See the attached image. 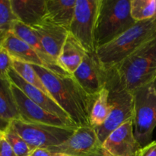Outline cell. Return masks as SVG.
<instances>
[{
	"label": "cell",
	"instance_id": "1",
	"mask_svg": "<svg viewBox=\"0 0 156 156\" xmlns=\"http://www.w3.org/2000/svg\"><path fill=\"white\" fill-rule=\"evenodd\" d=\"M50 97L78 126H91L90 113L95 98L88 95L70 75H59L48 69L32 65Z\"/></svg>",
	"mask_w": 156,
	"mask_h": 156
},
{
	"label": "cell",
	"instance_id": "2",
	"mask_svg": "<svg viewBox=\"0 0 156 156\" xmlns=\"http://www.w3.org/2000/svg\"><path fill=\"white\" fill-rule=\"evenodd\" d=\"M106 72L107 78L122 89L133 93L140 87L156 81V37L114 68Z\"/></svg>",
	"mask_w": 156,
	"mask_h": 156
},
{
	"label": "cell",
	"instance_id": "3",
	"mask_svg": "<svg viewBox=\"0 0 156 156\" xmlns=\"http://www.w3.org/2000/svg\"><path fill=\"white\" fill-rule=\"evenodd\" d=\"M156 37L154 18L136 22L126 31L96 50L97 57L105 71H108Z\"/></svg>",
	"mask_w": 156,
	"mask_h": 156
},
{
	"label": "cell",
	"instance_id": "4",
	"mask_svg": "<svg viewBox=\"0 0 156 156\" xmlns=\"http://www.w3.org/2000/svg\"><path fill=\"white\" fill-rule=\"evenodd\" d=\"M136 23L130 14V0H100L94 31L95 49L112 41Z\"/></svg>",
	"mask_w": 156,
	"mask_h": 156
},
{
	"label": "cell",
	"instance_id": "5",
	"mask_svg": "<svg viewBox=\"0 0 156 156\" xmlns=\"http://www.w3.org/2000/svg\"><path fill=\"white\" fill-rule=\"evenodd\" d=\"M133 96V133L141 147L152 142L156 127V81L140 87Z\"/></svg>",
	"mask_w": 156,
	"mask_h": 156
},
{
	"label": "cell",
	"instance_id": "6",
	"mask_svg": "<svg viewBox=\"0 0 156 156\" xmlns=\"http://www.w3.org/2000/svg\"><path fill=\"white\" fill-rule=\"evenodd\" d=\"M33 152L37 149H50L65 143L78 127H61L41 123H27L21 120L10 123Z\"/></svg>",
	"mask_w": 156,
	"mask_h": 156
},
{
	"label": "cell",
	"instance_id": "7",
	"mask_svg": "<svg viewBox=\"0 0 156 156\" xmlns=\"http://www.w3.org/2000/svg\"><path fill=\"white\" fill-rule=\"evenodd\" d=\"M106 88L109 91L111 111L105 123L101 126L94 128L101 146L114 130L126 122L133 120V96L132 93L122 89L108 78Z\"/></svg>",
	"mask_w": 156,
	"mask_h": 156
},
{
	"label": "cell",
	"instance_id": "8",
	"mask_svg": "<svg viewBox=\"0 0 156 156\" xmlns=\"http://www.w3.org/2000/svg\"><path fill=\"white\" fill-rule=\"evenodd\" d=\"M100 0H76L75 13L69 32L87 53H94V31Z\"/></svg>",
	"mask_w": 156,
	"mask_h": 156
},
{
	"label": "cell",
	"instance_id": "9",
	"mask_svg": "<svg viewBox=\"0 0 156 156\" xmlns=\"http://www.w3.org/2000/svg\"><path fill=\"white\" fill-rule=\"evenodd\" d=\"M48 149L66 156L101 155L100 141L92 126L78 127L65 143Z\"/></svg>",
	"mask_w": 156,
	"mask_h": 156
},
{
	"label": "cell",
	"instance_id": "10",
	"mask_svg": "<svg viewBox=\"0 0 156 156\" xmlns=\"http://www.w3.org/2000/svg\"><path fill=\"white\" fill-rule=\"evenodd\" d=\"M73 78L89 96L95 98L106 87V72L94 53H86L82 63L73 74Z\"/></svg>",
	"mask_w": 156,
	"mask_h": 156
},
{
	"label": "cell",
	"instance_id": "11",
	"mask_svg": "<svg viewBox=\"0 0 156 156\" xmlns=\"http://www.w3.org/2000/svg\"><path fill=\"white\" fill-rule=\"evenodd\" d=\"M12 89L22 121L61 127H78L74 123L66 121L35 104L12 83Z\"/></svg>",
	"mask_w": 156,
	"mask_h": 156
},
{
	"label": "cell",
	"instance_id": "12",
	"mask_svg": "<svg viewBox=\"0 0 156 156\" xmlns=\"http://www.w3.org/2000/svg\"><path fill=\"white\" fill-rule=\"evenodd\" d=\"M141 148L133 133V120L114 130L101 146L102 156H136Z\"/></svg>",
	"mask_w": 156,
	"mask_h": 156
},
{
	"label": "cell",
	"instance_id": "13",
	"mask_svg": "<svg viewBox=\"0 0 156 156\" xmlns=\"http://www.w3.org/2000/svg\"><path fill=\"white\" fill-rule=\"evenodd\" d=\"M9 79L13 85L21 90L22 92L35 104L41 106L48 112L63 119L66 121L74 123L70 120L66 113L56 104V102L50 95L26 82L12 68L9 72Z\"/></svg>",
	"mask_w": 156,
	"mask_h": 156
},
{
	"label": "cell",
	"instance_id": "14",
	"mask_svg": "<svg viewBox=\"0 0 156 156\" xmlns=\"http://www.w3.org/2000/svg\"><path fill=\"white\" fill-rule=\"evenodd\" d=\"M32 28L37 34L47 53L57 62L62 46L69 34V30L53 23L48 18Z\"/></svg>",
	"mask_w": 156,
	"mask_h": 156
},
{
	"label": "cell",
	"instance_id": "15",
	"mask_svg": "<svg viewBox=\"0 0 156 156\" xmlns=\"http://www.w3.org/2000/svg\"><path fill=\"white\" fill-rule=\"evenodd\" d=\"M10 33L21 39L26 44H28L31 48L37 52L38 55L46 64L47 69L53 73L59 75H69L64 71L59 66L56 61H55L45 50L41 44L37 34L32 27L23 24L21 21H17L14 23ZM71 76V75H70Z\"/></svg>",
	"mask_w": 156,
	"mask_h": 156
},
{
	"label": "cell",
	"instance_id": "16",
	"mask_svg": "<svg viewBox=\"0 0 156 156\" xmlns=\"http://www.w3.org/2000/svg\"><path fill=\"white\" fill-rule=\"evenodd\" d=\"M11 3L18 21L29 27L37 25L47 19L46 0H11Z\"/></svg>",
	"mask_w": 156,
	"mask_h": 156
},
{
	"label": "cell",
	"instance_id": "17",
	"mask_svg": "<svg viewBox=\"0 0 156 156\" xmlns=\"http://www.w3.org/2000/svg\"><path fill=\"white\" fill-rule=\"evenodd\" d=\"M86 53L80 43L69 33L62 46L57 62L64 71L73 76L81 65Z\"/></svg>",
	"mask_w": 156,
	"mask_h": 156
},
{
	"label": "cell",
	"instance_id": "18",
	"mask_svg": "<svg viewBox=\"0 0 156 156\" xmlns=\"http://www.w3.org/2000/svg\"><path fill=\"white\" fill-rule=\"evenodd\" d=\"M2 47L7 50L13 59L30 65L40 66L47 68L46 64L37 52L13 34H8Z\"/></svg>",
	"mask_w": 156,
	"mask_h": 156
},
{
	"label": "cell",
	"instance_id": "19",
	"mask_svg": "<svg viewBox=\"0 0 156 156\" xmlns=\"http://www.w3.org/2000/svg\"><path fill=\"white\" fill-rule=\"evenodd\" d=\"M76 0H46L47 18L57 25L69 30Z\"/></svg>",
	"mask_w": 156,
	"mask_h": 156
},
{
	"label": "cell",
	"instance_id": "20",
	"mask_svg": "<svg viewBox=\"0 0 156 156\" xmlns=\"http://www.w3.org/2000/svg\"><path fill=\"white\" fill-rule=\"evenodd\" d=\"M21 120L16 101L9 79H0V121L10 124L14 120Z\"/></svg>",
	"mask_w": 156,
	"mask_h": 156
},
{
	"label": "cell",
	"instance_id": "21",
	"mask_svg": "<svg viewBox=\"0 0 156 156\" xmlns=\"http://www.w3.org/2000/svg\"><path fill=\"white\" fill-rule=\"evenodd\" d=\"M111 111L109 91L105 87L95 97L90 113V123L92 127L101 126L108 118Z\"/></svg>",
	"mask_w": 156,
	"mask_h": 156
},
{
	"label": "cell",
	"instance_id": "22",
	"mask_svg": "<svg viewBox=\"0 0 156 156\" xmlns=\"http://www.w3.org/2000/svg\"><path fill=\"white\" fill-rule=\"evenodd\" d=\"M12 69L26 82L29 83L30 85H33V86L36 87L37 88L42 91L43 92L46 93L47 94L50 95L48 91H47V88L44 86L42 80L41 79L40 76H38L37 72L35 71L34 67L32 66V65L13 59V62H12Z\"/></svg>",
	"mask_w": 156,
	"mask_h": 156
},
{
	"label": "cell",
	"instance_id": "23",
	"mask_svg": "<svg viewBox=\"0 0 156 156\" xmlns=\"http://www.w3.org/2000/svg\"><path fill=\"white\" fill-rule=\"evenodd\" d=\"M155 9V0H130L131 16L136 22L153 18Z\"/></svg>",
	"mask_w": 156,
	"mask_h": 156
},
{
	"label": "cell",
	"instance_id": "24",
	"mask_svg": "<svg viewBox=\"0 0 156 156\" xmlns=\"http://www.w3.org/2000/svg\"><path fill=\"white\" fill-rule=\"evenodd\" d=\"M6 141L9 143L17 156H30L32 151L21 136L9 126L2 132Z\"/></svg>",
	"mask_w": 156,
	"mask_h": 156
},
{
	"label": "cell",
	"instance_id": "25",
	"mask_svg": "<svg viewBox=\"0 0 156 156\" xmlns=\"http://www.w3.org/2000/svg\"><path fill=\"white\" fill-rule=\"evenodd\" d=\"M17 21L18 20L13 12L11 0H0V30L10 33Z\"/></svg>",
	"mask_w": 156,
	"mask_h": 156
},
{
	"label": "cell",
	"instance_id": "26",
	"mask_svg": "<svg viewBox=\"0 0 156 156\" xmlns=\"http://www.w3.org/2000/svg\"><path fill=\"white\" fill-rule=\"evenodd\" d=\"M13 59L7 50L0 47V79H9V72L12 68Z\"/></svg>",
	"mask_w": 156,
	"mask_h": 156
},
{
	"label": "cell",
	"instance_id": "27",
	"mask_svg": "<svg viewBox=\"0 0 156 156\" xmlns=\"http://www.w3.org/2000/svg\"><path fill=\"white\" fill-rule=\"evenodd\" d=\"M0 156H17L10 145L5 139L2 132L0 136Z\"/></svg>",
	"mask_w": 156,
	"mask_h": 156
},
{
	"label": "cell",
	"instance_id": "28",
	"mask_svg": "<svg viewBox=\"0 0 156 156\" xmlns=\"http://www.w3.org/2000/svg\"><path fill=\"white\" fill-rule=\"evenodd\" d=\"M136 156H156V140L140 148Z\"/></svg>",
	"mask_w": 156,
	"mask_h": 156
},
{
	"label": "cell",
	"instance_id": "29",
	"mask_svg": "<svg viewBox=\"0 0 156 156\" xmlns=\"http://www.w3.org/2000/svg\"><path fill=\"white\" fill-rule=\"evenodd\" d=\"M30 156H66L62 154L52 152L48 149H37L31 152Z\"/></svg>",
	"mask_w": 156,
	"mask_h": 156
},
{
	"label": "cell",
	"instance_id": "30",
	"mask_svg": "<svg viewBox=\"0 0 156 156\" xmlns=\"http://www.w3.org/2000/svg\"><path fill=\"white\" fill-rule=\"evenodd\" d=\"M8 34L9 33H7V32H5V31H3V30H0V47H2V44L4 43L6 37H7Z\"/></svg>",
	"mask_w": 156,
	"mask_h": 156
},
{
	"label": "cell",
	"instance_id": "31",
	"mask_svg": "<svg viewBox=\"0 0 156 156\" xmlns=\"http://www.w3.org/2000/svg\"><path fill=\"white\" fill-rule=\"evenodd\" d=\"M9 126V124H6V123H3V122L0 121V131H4L8 126Z\"/></svg>",
	"mask_w": 156,
	"mask_h": 156
},
{
	"label": "cell",
	"instance_id": "32",
	"mask_svg": "<svg viewBox=\"0 0 156 156\" xmlns=\"http://www.w3.org/2000/svg\"><path fill=\"white\" fill-rule=\"evenodd\" d=\"M155 5H156V0H155ZM153 18H154V20L156 21V9H155V16H154Z\"/></svg>",
	"mask_w": 156,
	"mask_h": 156
},
{
	"label": "cell",
	"instance_id": "33",
	"mask_svg": "<svg viewBox=\"0 0 156 156\" xmlns=\"http://www.w3.org/2000/svg\"><path fill=\"white\" fill-rule=\"evenodd\" d=\"M90 156H102V155H100V154H98V155H90Z\"/></svg>",
	"mask_w": 156,
	"mask_h": 156
},
{
	"label": "cell",
	"instance_id": "34",
	"mask_svg": "<svg viewBox=\"0 0 156 156\" xmlns=\"http://www.w3.org/2000/svg\"><path fill=\"white\" fill-rule=\"evenodd\" d=\"M2 131H0V136H1V134H2Z\"/></svg>",
	"mask_w": 156,
	"mask_h": 156
}]
</instances>
